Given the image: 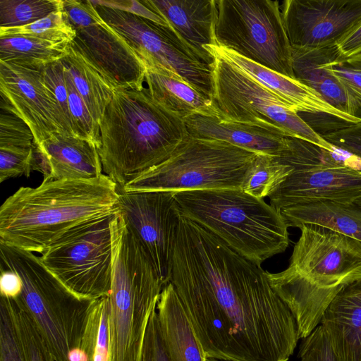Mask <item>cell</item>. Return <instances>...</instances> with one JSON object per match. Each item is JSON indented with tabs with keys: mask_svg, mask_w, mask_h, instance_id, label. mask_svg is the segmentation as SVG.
<instances>
[{
	"mask_svg": "<svg viewBox=\"0 0 361 361\" xmlns=\"http://www.w3.org/2000/svg\"><path fill=\"white\" fill-rule=\"evenodd\" d=\"M214 56L213 102L222 118L278 131L331 152L334 148L277 96L221 56Z\"/></svg>",
	"mask_w": 361,
	"mask_h": 361,
	"instance_id": "cell-11",
	"label": "cell"
},
{
	"mask_svg": "<svg viewBox=\"0 0 361 361\" xmlns=\"http://www.w3.org/2000/svg\"><path fill=\"white\" fill-rule=\"evenodd\" d=\"M257 154L223 141L189 136L169 159L121 188L127 192L240 188Z\"/></svg>",
	"mask_w": 361,
	"mask_h": 361,
	"instance_id": "cell-8",
	"label": "cell"
},
{
	"mask_svg": "<svg viewBox=\"0 0 361 361\" xmlns=\"http://www.w3.org/2000/svg\"><path fill=\"white\" fill-rule=\"evenodd\" d=\"M0 291L1 296L9 298H17L23 289V281L20 276L15 271L8 269H0Z\"/></svg>",
	"mask_w": 361,
	"mask_h": 361,
	"instance_id": "cell-44",
	"label": "cell"
},
{
	"mask_svg": "<svg viewBox=\"0 0 361 361\" xmlns=\"http://www.w3.org/2000/svg\"><path fill=\"white\" fill-rule=\"evenodd\" d=\"M207 358L288 361L296 321L261 266L180 212L170 279Z\"/></svg>",
	"mask_w": 361,
	"mask_h": 361,
	"instance_id": "cell-1",
	"label": "cell"
},
{
	"mask_svg": "<svg viewBox=\"0 0 361 361\" xmlns=\"http://www.w3.org/2000/svg\"><path fill=\"white\" fill-rule=\"evenodd\" d=\"M203 63L213 68L214 56L207 48L216 46L214 37L216 0H144Z\"/></svg>",
	"mask_w": 361,
	"mask_h": 361,
	"instance_id": "cell-20",
	"label": "cell"
},
{
	"mask_svg": "<svg viewBox=\"0 0 361 361\" xmlns=\"http://www.w3.org/2000/svg\"><path fill=\"white\" fill-rule=\"evenodd\" d=\"M44 80L52 92L63 115L69 133L74 136L68 105L65 68L62 59L51 63L42 70Z\"/></svg>",
	"mask_w": 361,
	"mask_h": 361,
	"instance_id": "cell-39",
	"label": "cell"
},
{
	"mask_svg": "<svg viewBox=\"0 0 361 361\" xmlns=\"http://www.w3.org/2000/svg\"><path fill=\"white\" fill-rule=\"evenodd\" d=\"M299 228L288 267L267 275L291 311L300 338H305L337 295L361 280V242L317 224Z\"/></svg>",
	"mask_w": 361,
	"mask_h": 361,
	"instance_id": "cell-3",
	"label": "cell"
},
{
	"mask_svg": "<svg viewBox=\"0 0 361 361\" xmlns=\"http://www.w3.org/2000/svg\"><path fill=\"white\" fill-rule=\"evenodd\" d=\"M320 324L340 361H361V280L337 295Z\"/></svg>",
	"mask_w": 361,
	"mask_h": 361,
	"instance_id": "cell-22",
	"label": "cell"
},
{
	"mask_svg": "<svg viewBox=\"0 0 361 361\" xmlns=\"http://www.w3.org/2000/svg\"><path fill=\"white\" fill-rule=\"evenodd\" d=\"M300 361H340L324 328L319 324L299 347Z\"/></svg>",
	"mask_w": 361,
	"mask_h": 361,
	"instance_id": "cell-38",
	"label": "cell"
},
{
	"mask_svg": "<svg viewBox=\"0 0 361 361\" xmlns=\"http://www.w3.org/2000/svg\"><path fill=\"white\" fill-rule=\"evenodd\" d=\"M338 54L349 56L361 51V23L336 44Z\"/></svg>",
	"mask_w": 361,
	"mask_h": 361,
	"instance_id": "cell-45",
	"label": "cell"
},
{
	"mask_svg": "<svg viewBox=\"0 0 361 361\" xmlns=\"http://www.w3.org/2000/svg\"><path fill=\"white\" fill-rule=\"evenodd\" d=\"M162 339L170 361H206L207 357L171 283L162 289L157 305Z\"/></svg>",
	"mask_w": 361,
	"mask_h": 361,
	"instance_id": "cell-24",
	"label": "cell"
},
{
	"mask_svg": "<svg viewBox=\"0 0 361 361\" xmlns=\"http://www.w3.org/2000/svg\"><path fill=\"white\" fill-rule=\"evenodd\" d=\"M281 213L288 227L317 224L361 242V207L355 202H314L285 208Z\"/></svg>",
	"mask_w": 361,
	"mask_h": 361,
	"instance_id": "cell-26",
	"label": "cell"
},
{
	"mask_svg": "<svg viewBox=\"0 0 361 361\" xmlns=\"http://www.w3.org/2000/svg\"><path fill=\"white\" fill-rule=\"evenodd\" d=\"M62 61L94 121L99 128L102 118L116 90L71 44Z\"/></svg>",
	"mask_w": 361,
	"mask_h": 361,
	"instance_id": "cell-27",
	"label": "cell"
},
{
	"mask_svg": "<svg viewBox=\"0 0 361 361\" xmlns=\"http://www.w3.org/2000/svg\"><path fill=\"white\" fill-rule=\"evenodd\" d=\"M116 212L89 219L73 227L51 243L39 257L47 269L81 300H94L110 295V223Z\"/></svg>",
	"mask_w": 361,
	"mask_h": 361,
	"instance_id": "cell-10",
	"label": "cell"
},
{
	"mask_svg": "<svg viewBox=\"0 0 361 361\" xmlns=\"http://www.w3.org/2000/svg\"><path fill=\"white\" fill-rule=\"evenodd\" d=\"M70 44L25 37H0V61L42 70L63 59Z\"/></svg>",
	"mask_w": 361,
	"mask_h": 361,
	"instance_id": "cell-28",
	"label": "cell"
},
{
	"mask_svg": "<svg viewBox=\"0 0 361 361\" xmlns=\"http://www.w3.org/2000/svg\"><path fill=\"white\" fill-rule=\"evenodd\" d=\"M42 70L0 61L1 111L14 114L30 127L34 145L54 133L71 135Z\"/></svg>",
	"mask_w": 361,
	"mask_h": 361,
	"instance_id": "cell-15",
	"label": "cell"
},
{
	"mask_svg": "<svg viewBox=\"0 0 361 361\" xmlns=\"http://www.w3.org/2000/svg\"><path fill=\"white\" fill-rule=\"evenodd\" d=\"M354 202L361 207V196L358 197Z\"/></svg>",
	"mask_w": 361,
	"mask_h": 361,
	"instance_id": "cell-46",
	"label": "cell"
},
{
	"mask_svg": "<svg viewBox=\"0 0 361 361\" xmlns=\"http://www.w3.org/2000/svg\"><path fill=\"white\" fill-rule=\"evenodd\" d=\"M361 196V169L352 166L293 170L273 192L270 204L281 210L320 202H354Z\"/></svg>",
	"mask_w": 361,
	"mask_h": 361,
	"instance_id": "cell-17",
	"label": "cell"
},
{
	"mask_svg": "<svg viewBox=\"0 0 361 361\" xmlns=\"http://www.w3.org/2000/svg\"><path fill=\"white\" fill-rule=\"evenodd\" d=\"M174 197L183 216L257 265L288 247L281 212L240 188L175 191Z\"/></svg>",
	"mask_w": 361,
	"mask_h": 361,
	"instance_id": "cell-5",
	"label": "cell"
},
{
	"mask_svg": "<svg viewBox=\"0 0 361 361\" xmlns=\"http://www.w3.org/2000/svg\"><path fill=\"white\" fill-rule=\"evenodd\" d=\"M0 269L16 272L23 281L17 298L30 313L56 361H68L80 348L92 300L69 291L33 252L0 241Z\"/></svg>",
	"mask_w": 361,
	"mask_h": 361,
	"instance_id": "cell-7",
	"label": "cell"
},
{
	"mask_svg": "<svg viewBox=\"0 0 361 361\" xmlns=\"http://www.w3.org/2000/svg\"><path fill=\"white\" fill-rule=\"evenodd\" d=\"M141 361H170L162 339L157 308L147 325Z\"/></svg>",
	"mask_w": 361,
	"mask_h": 361,
	"instance_id": "cell-42",
	"label": "cell"
},
{
	"mask_svg": "<svg viewBox=\"0 0 361 361\" xmlns=\"http://www.w3.org/2000/svg\"><path fill=\"white\" fill-rule=\"evenodd\" d=\"M11 314L25 361H56L34 319L18 299L1 296Z\"/></svg>",
	"mask_w": 361,
	"mask_h": 361,
	"instance_id": "cell-30",
	"label": "cell"
},
{
	"mask_svg": "<svg viewBox=\"0 0 361 361\" xmlns=\"http://www.w3.org/2000/svg\"><path fill=\"white\" fill-rule=\"evenodd\" d=\"M110 227V361H141L147 325L164 285L119 211Z\"/></svg>",
	"mask_w": 361,
	"mask_h": 361,
	"instance_id": "cell-6",
	"label": "cell"
},
{
	"mask_svg": "<svg viewBox=\"0 0 361 361\" xmlns=\"http://www.w3.org/2000/svg\"><path fill=\"white\" fill-rule=\"evenodd\" d=\"M63 65L74 136L94 143L99 149L100 146L99 128L94 121L82 98L76 90L66 66L64 63Z\"/></svg>",
	"mask_w": 361,
	"mask_h": 361,
	"instance_id": "cell-35",
	"label": "cell"
},
{
	"mask_svg": "<svg viewBox=\"0 0 361 361\" xmlns=\"http://www.w3.org/2000/svg\"><path fill=\"white\" fill-rule=\"evenodd\" d=\"M322 66L343 85L361 109V51L342 56L336 45L325 47Z\"/></svg>",
	"mask_w": 361,
	"mask_h": 361,
	"instance_id": "cell-34",
	"label": "cell"
},
{
	"mask_svg": "<svg viewBox=\"0 0 361 361\" xmlns=\"http://www.w3.org/2000/svg\"><path fill=\"white\" fill-rule=\"evenodd\" d=\"M185 123L190 137L223 141L257 154L279 157L287 147L286 135L220 116L193 115Z\"/></svg>",
	"mask_w": 361,
	"mask_h": 361,
	"instance_id": "cell-21",
	"label": "cell"
},
{
	"mask_svg": "<svg viewBox=\"0 0 361 361\" xmlns=\"http://www.w3.org/2000/svg\"><path fill=\"white\" fill-rule=\"evenodd\" d=\"M36 171L42 181L92 179L103 174L98 147L87 140L56 133L34 145Z\"/></svg>",
	"mask_w": 361,
	"mask_h": 361,
	"instance_id": "cell-19",
	"label": "cell"
},
{
	"mask_svg": "<svg viewBox=\"0 0 361 361\" xmlns=\"http://www.w3.org/2000/svg\"><path fill=\"white\" fill-rule=\"evenodd\" d=\"M214 37L217 47L295 79L279 1L216 0Z\"/></svg>",
	"mask_w": 361,
	"mask_h": 361,
	"instance_id": "cell-9",
	"label": "cell"
},
{
	"mask_svg": "<svg viewBox=\"0 0 361 361\" xmlns=\"http://www.w3.org/2000/svg\"><path fill=\"white\" fill-rule=\"evenodd\" d=\"M0 361H25L9 310L0 302Z\"/></svg>",
	"mask_w": 361,
	"mask_h": 361,
	"instance_id": "cell-40",
	"label": "cell"
},
{
	"mask_svg": "<svg viewBox=\"0 0 361 361\" xmlns=\"http://www.w3.org/2000/svg\"><path fill=\"white\" fill-rule=\"evenodd\" d=\"M292 171L291 166L281 162L276 157L258 154L240 189L255 197L264 199L269 197Z\"/></svg>",
	"mask_w": 361,
	"mask_h": 361,
	"instance_id": "cell-31",
	"label": "cell"
},
{
	"mask_svg": "<svg viewBox=\"0 0 361 361\" xmlns=\"http://www.w3.org/2000/svg\"><path fill=\"white\" fill-rule=\"evenodd\" d=\"M64 11L76 32L71 46L115 90L145 87L143 61L102 18L90 0H64Z\"/></svg>",
	"mask_w": 361,
	"mask_h": 361,
	"instance_id": "cell-12",
	"label": "cell"
},
{
	"mask_svg": "<svg viewBox=\"0 0 361 361\" xmlns=\"http://www.w3.org/2000/svg\"><path fill=\"white\" fill-rule=\"evenodd\" d=\"M64 9V0H0V27L30 24Z\"/></svg>",
	"mask_w": 361,
	"mask_h": 361,
	"instance_id": "cell-33",
	"label": "cell"
},
{
	"mask_svg": "<svg viewBox=\"0 0 361 361\" xmlns=\"http://www.w3.org/2000/svg\"><path fill=\"white\" fill-rule=\"evenodd\" d=\"M118 185L104 173L92 179L20 187L1 206L0 241L42 254L73 227L118 212Z\"/></svg>",
	"mask_w": 361,
	"mask_h": 361,
	"instance_id": "cell-2",
	"label": "cell"
},
{
	"mask_svg": "<svg viewBox=\"0 0 361 361\" xmlns=\"http://www.w3.org/2000/svg\"><path fill=\"white\" fill-rule=\"evenodd\" d=\"M145 80L152 98L165 109L185 120L193 115L219 116L213 99L180 75L152 61L142 59Z\"/></svg>",
	"mask_w": 361,
	"mask_h": 361,
	"instance_id": "cell-23",
	"label": "cell"
},
{
	"mask_svg": "<svg viewBox=\"0 0 361 361\" xmlns=\"http://www.w3.org/2000/svg\"><path fill=\"white\" fill-rule=\"evenodd\" d=\"M118 211L164 287L169 283L180 219L173 191L127 192L118 185Z\"/></svg>",
	"mask_w": 361,
	"mask_h": 361,
	"instance_id": "cell-14",
	"label": "cell"
},
{
	"mask_svg": "<svg viewBox=\"0 0 361 361\" xmlns=\"http://www.w3.org/2000/svg\"><path fill=\"white\" fill-rule=\"evenodd\" d=\"M322 136L336 149L361 160V121Z\"/></svg>",
	"mask_w": 361,
	"mask_h": 361,
	"instance_id": "cell-41",
	"label": "cell"
},
{
	"mask_svg": "<svg viewBox=\"0 0 361 361\" xmlns=\"http://www.w3.org/2000/svg\"><path fill=\"white\" fill-rule=\"evenodd\" d=\"M324 48H292L295 79L316 91L337 110L361 119V109L343 85L322 66Z\"/></svg>",
	"mask_w": 361,
	"mask_h": 361,
	"instance_id": "cell-25",
	"label": "cell"
},
{
	"mask_svg": "<svg viewBox=\"0 0 361 361\" xmlns=\"http://www.w3.org/2000/svg\"><path fill=\"white\" fill-rule=\"evenodd\" d=\"M102 169L118 186L169 159L190 136L148 89L114 92L99 123Z\"/></svg>",
	"mask_w": 361,
	"mask_h": 361,
	"instance_id": "cell-4",
	"label": "cell"
},
{
	"mask_svg": "<svg viewBox=\"0 0 361 361\" xmlns=\"http://www.w3.org/2000/svg\"><path fill=\"white\" fill-rule=\"evenodd\" d=\"M206 361H224V360H216V359H213V358H207Z\"/></svg>",
	"mask_w": 361,
	"mask_h": 361,
	"instance_id": "cell-47",
	"label": "cell"
},
{
	"mask_svg": "<svg viewBox=\"0 0 361 361\" xmlns=\"http://www.w3.org/2000/svg\"><path fill=\"white\" fill-rule=\"evenodd\" d=\"M34 136L30 127L14 114L1 111L0 148L33 147Z\"/></svg>",
	"mask_w": 361,
	"mask_h": 361,
	"instance_id": "cell-37",
	"label": "cell"
},
{
	"mask_svg": "<svg viewBox=\"0 0 361 361\" xmlns=\"http://www.w3.org/2000/svg\"><path fill=\"white\" fill-rule=\"evenodd\" d=\"M240 69L277 96L298 113L329 117L353 124L361 119L345 114L329 104L316 91L298 81L251 61L228 49L210 46L207 48Z\"/></svg>",
	"mask_w": 361,
	"mask_h": 361,
	"instance_id": "cell-18",
	"label": "cell"
},
{
	"mask_svg": "<svg viewBox=\"0 0 361 361\" xmlns=\"http://www.w3.org/2000/svg\"><path fill=\"white\" fill-rule=\"evenodd\" d=\"M94 3L110 8H117L121 11L131 13L133 14L139 16L146 18L157 25L169 27L166 21L159 14L156 13L149 7H147L142 1L133 0H95Z\"/></svg>",
	"mask_w": 361,
	"mask_h": 361,
	"instance_id": "cell-43",
	"label": "cell"
},
{
	"mask_svg": "<svg viewBox=\"0 0 361 361\" xmlns=\"http://www.w3.org/2000/svg\"><path fill=\"white\" fill-rule=\"evenodd\" d=\"M91 3L141 59L152 61L176 73L213 99V68L200 61L170 28L93 0Z\"/></svg>",
	"mask_w": 361,
	"mask_h": 361,
	"instance_id": "cell-13",
	"label": "cell"
},
{
	"mask_svg": "<svg viewBox=\"0 0 361 361\" xmlns=\"http://www.w3.org/2000/svg\"><path fill=\"white\" fill-rule=\"evenodd\" d=\"M25 37L71 44L76 36L64 9L25 25L0 27V37Z\"/></svg>",
	"mask_w": 361,
	"mask_h": 361,
	"instance_id": "cell-32",
	"label": "cell"
},
{
	"mask_svg": "<svg viewBox=\"0 0 361 361\" xmlns=\"http://www.w3.org/2000/svg\"><path fill=\"white\" fill-rule=\"evenodd\" d=\"M280 7L292 48L336 45L361 23V0H286Z\"/></svg>",
	"mask_w": 361,
	"mask_h": 361,
	"instance_id": "cell-16",
	"label": "cell"
},
{
	"mask_svg": "<svg viewBox=\"0 0 361 361\" xmlns=\"http://www.w3.org/2000/svg\"><path fill=\"white\" fill-rule=\"evenodd\" d=\"M80 348L89 361H110L109 296L92 301Z\"/></svg>",
	"mask_w": 361,
	"mask_h": 361,
	"instance_id": "cell-29",
	"label": "cell"
},
{
	"mask_svg": "<svg viewBox=\"0 0 361 361\" xmlns=\"http://www.w3.org/2000/svg\"><path fill=\"white\" fill-rule=\"evenodd\" d=\"M36 171L33 147L0 148V182L22 176L29 177Z\"/></svg>",
	"mask_w": 361,
	"mask_h": 361,
	"instance_id": "cell-36",
	"label": "cell"
}]
</instances>
